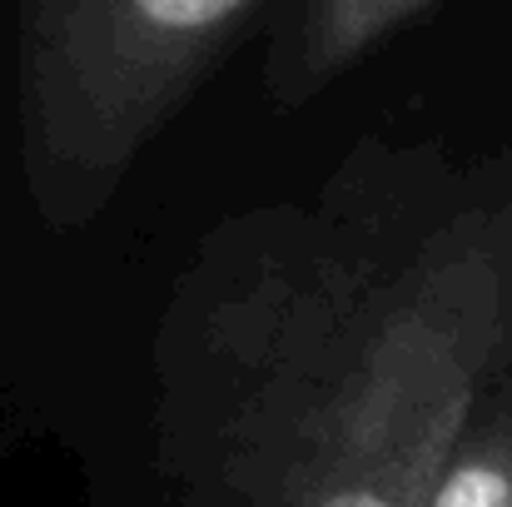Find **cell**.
Returning <instances> with one entry per match:
<instances>
[{
	"instance_id": "obj_2",
	"label": "cell",
	"mask_w": 512,
	"mask_h": 507,
	"mask_svg": "<svg viewBox=\"0 0 512 507\" xmlns=\"http://www.w3.org/2000/svg\"><path fill=\"white\" fill-rule=\"evenodd\" d=\"M259 0H20V184L50 234L90 229L214 75Z\"/></svg>"
},
{
	"instance_id": "obj_3",
	"label": "cell",
	"mask_w": 512,
	"mask_h": 507,
	"mask_svg": "<svg viewBox=\"0 0 512 507\" xmlns=\"http://www.w3.org/2000/svg\"><path fill=\"white\" fill-rule=\"evenodd\" d=\"M433 5L438 0H294L264 65L269 100L299 110Z\"/></svg>"
},
{
	"instance_id": "obj_1",
	"label": "cell",
	"mask_w": 512,
	"mask_h": 507,
	"mask_svg": "<svg viewBox=\"0 0 512 507\" xmlns=\"http://www.w3.org/2000/svg\"><path fill=\"white\" fill-rule=\"evenodd\" d=\"M508 348L512 189L363 150L184 274L155 348L170 507H428Z\"/></svg>"
},
{
	"instance_id": "obj_4",
	"label": "cell",
	"mask_w": 512,
	"mask_h": 507,
	"mask_svg": "<svg viewBox=\"0 0 512 507\" xmlns=\"http://www.w3.org/2000/svg\"><path fill=\"white\" fill-rule=\"evenodd\" d=\"M428 507H512V348L483 383Z\"/></svg>"
}]
</instances>
